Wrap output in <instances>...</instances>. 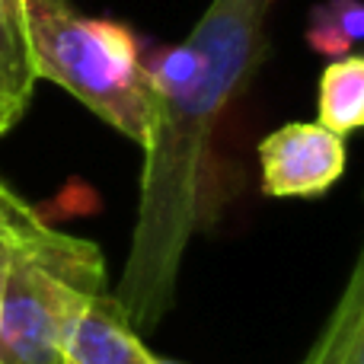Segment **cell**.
I'll list each match as a JSON object with an SVG mask.
<instances>
[{"instance_id":"7","label":"cell","mask_w":364,"mask_h":364,"mask_svg":"<svg viewBox=\"0 0 364 364\" xmlns=\"http://www.w3.org/2000/svg\"><path fill=\"white\" fill-rule=\"evenodd\" d=\"M301 364H364V259H355L326 326Z\"/></svg>"},{"instance_id":"5","label":"cell","mask_w":364,"mask_h":364,"mask_svg":"<svg viewBox=\"0 0 364 364\" xmlns=\"http://www.w3.org/2000/svg\"><path fill=\"white\" fill-rule=\"evenodd\" d=\"M68 364H154L138 329L109 291L90 297L68 339Z\"/></svg>"},{"instance_id":"2","label":"cell","mask_w":364,"mask_h":364,"mask_svg":"<svg viewBox=\"0 0 364 364\" xmlns=\"http://www.w3.org/2000/svg\"><path fill=\"white\" fill-rule=\"evenodd\" d=\"M102 291L100 246L48 227L19 201L0 282V364H68L70 329Z\"/></svg>"},{"instance_id":"9","label":"cell","mask_w":364,"mask_h":364,"mask_svg":"<svg viewBox=\"0 0 364 364\" xmlns=\"http://www.w3.org/2000/svg\"><path fill=\"white\" fill-rule=\"evenodd\" d=\"M307 45L316 55L329 58H346L355 55V48L364 38V6L361 0H326V4L314 6L307 19Z\"/></svg>"},{"instance_id":"3","label":"cell","mask_w":364,"mask_h":364,"mask_svg":"<svg viewBox=\"0 0 364 364\" xmlns=\"http://www.w3.org/2000/svg\"><path fill=\"white\" fill-rule=\"evenodd\" d=\"M23 26L36 83H58L122 138L147 144L154 87L128 26L87 16L70 0H23Z\"/></svg>"},{"instance_id":"12","label":"cell","mask_w":364,"mask_h":364,"mask_svg":"<svg viewBox=\"0 0 364 364\" xmlns=\"http://www.w3.org/2000/svg\"><path fill=\"white\" fill-rule=\"evenodd\" d=\"M154 364H179V361H166V358H154Z\"/></svg>"},{"instance_id":"4","label":"cell","mask_w":364,"mask_h":364,"mask_svg":"<svg viewBox=\"0 0 364 364\" xmlns=\"http://www.w3.org/2000/svg\"><path fill=\"white\" fill-rule=\"evenodd\" d=\"M346 138L320 122H288L259 141V186L272 198H320L346 176Z\"/></svg>"},{"instance_id":"6","label":"cell","mask_w":364,"mask_h":364,"mask_svg":"<svg viewBox=\"0 0 364 364\" xmlns=\"http://www.w3.org/2000/svg\"><path fill=\"white\" fill-rule=\"evenodd\" d=\"M36 93L26 51L23 0H0V138L16 128Z\"/></svg>"},{"instance_id":"11","label":"cell","mask_w":364,"mask_h":364,"mask_svg":"<svg viewBox=\"0 0 364 364\" xmlns=\"http://www.w3.org/2000/svg\"><path fill=\"white\" fill-rule=\"evenodd\" d=\"M6 192H10V186H6V182L0 179V201H4V195H6Z\"/></svg>"},{"instance_id":"10","label":"cell","mask_w":364,"mask_h":364,"mask_svg":"<svg viewBox=\"0 0 364 364\" xmlns=\"http://www.w3.org/2000/svg\"><path fill=\"white\" fill-rule=\"evenodd\" d=\"M19 201H23V198H19L13 188L4 195V201H0V282H4L6 256H10V224H13V211H16Z\"/></svg>"},{"instance_id":"8","label":"cell","mask_w":364,"mask_h":364,"mask_svg":"<svg viewBox=\"0 0 364 364\" xmlns=\"http://www.w3.org/2000/svg\"><path fill=\"white\" fill-rule=\"evenodd\" d=\"M320 122L339 138H348L364 122V58L346 55L326 64L320 77Z\"/></svg>"},{"instance_id":"1","label":"cell","mask_w":364,"mask_h":364,"mask_svg":"<svg viewBox=\"0 0 364 364\" xmlns=\"http://www.w3.org/2000/svg\"><path fill=\"white\" fill-rule=\"evenodd\" d=\"M275 0H211L186 42L147 61L154 119L141 170L138 214L115 301L134 329L173 310L179 272L211 192L214 138L230 102L269 51Z\"/></svg>"}]
</instances>
